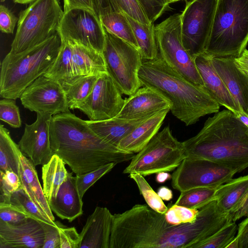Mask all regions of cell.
<instances>
[{
	"mask_svg": "<svg viewBox=\"0 0 248 248\" xmlns=\"http://www.w3.org/2000/svg\"><path fill=\"white\" fill-rule=\"evenodd\" d=\"M15 100L4 98L0 101V119L13 128L21 126V120L19 108Z\"/></svg>",
	"mask_w": 248,
	"mask_h": 248,
	"instance_id": "cell-42",
	"label": "cell"
},
{
	"mask_svg": "<svg viewBox=\"0 0 248 248\" xmlns=\"http://www.w3.org/2000/svg\"><path fill=\"white\" fill-rule=\"evenodd\" d=\"M91 1L93 12L99 18L110 13L122 12L116 0H91Z\"/></svg>",
	"mask_w": 248,
	"mask_h": 248,
	"instance_id": "cell-48",
	"label": "cell"
},
{
	"mask_svg": "<svg viewBox=\"0 0 248 248\" xmlns=\"http://www.w3.org/2000/svg\"><path fill=\"white\" fill-rule=\"evenodd\" d=\"M52 117L49 113H37L34 123L25 124L24 133L18 142L22 153L35 166L47 163L53 155L50 140Z\"/></svg>",
	"mask_w": 248,
	"mask_h": 248,
	"instance_id": "cell-16",
	"label": "cell"
},
{
	"mask_svg": "<svg viewBox=\"0 0 248 248\" xmlns=\"http://www.w3.org/2000/svg\"><path fill=\"white\" fill-rule=\"evenodd\" d=\"M238 228L236 222L232 221L199 244L196 248H226L236 236Z\"/></svg>",
	"mask_w": 248,
	"mask_h": 248,
	"instance_id": "cell-36",
	"label": "cell"
},
{
	"mask_svg": "<svg viewBox=\"0 0 248 248\" xmlns=\"http://www.w3.org/2000/svg\"><path fill=\"white\" fill-rule=\"evenodd\" d=\"M237 68L248 77V49H245L241 55L234 58Z\"/></svg>",
	"mask_w": 248,
	"mask_h": 248,
	"instance_id": "cell-52",
	"label": "cell"
},
{
	"mask_svg": "<svg viewBox=\"0 0 248 248\" xmlns=\"http://www.w3.org/2000/svg\"><path fill=\"white\" fill-rule=\"evenodd\" d=\"M72 49L75 76L99 75L107 72L102 53L74 41H69Z\"/></svg>",
	"mask_w": 248,
	"mask_h": 248,
	"instance_id": "cell-26",
	"label": "cell"
},
{
	"mask_svg": "<svg viewBox=\"0 0 248 248\" xmlns=\"http://www.w3.org/2000/svg\"><path fill=\"white\" fill-rule=\"evenodd\" d=\"M238 248H248V216L238 225Z\"/></svg>",
	"mask_w": 248,
	"mask_h": 248,
	"instance_id": "cell-49",
	"label": "cell"
},
{
	"mask_svg": "<svg viewBox=\"0 0 248 248\" xmlns=\"http://www.w3.org/2000/svg\"><path fill=\"white\" fill-rule=\"evenodd\" d=\"M116 0L121 11L125 14L141 23L152 24L138 0Z\"/></svg>",
	"mask_w": 248,
	"mask_h": 248,
	"instance_id": "cell-43",
	"label": "cell"
},
{
	"mask_svg": "<svg viewBox=\"0 0 248 248\" xmlns=\"http://www.w3.org/2000/svg\"><path fill=\"white\" fill-rule=\"evenodd\" d=\"M180 0H165L166 3L168 5H169L171 3H173V2H177L178 1H180Z\"/></svg>",
	"mask_w": 248,
	"mask_h": 248,
	"instance_id": "cell-58",
	"label": "cell"
},
{
	"mask_svg": "<svg viewBox=\"0 0 248 248\" xmlns=\"http://www.w3.org/2000/svg\"><path fill=\"white\" fill-rule=\"evenodd\" d=\"M116 165L110 163L89 172L76 175V183L80 196L83 198L87 190L97 181L109 172Z\"/></svg>",
	"mask_w": 248,
	"mask_h": 248,
	"instance_id": "cell-38",
	"label": "cell"
},
{
	"mask_svg": "<svg viewBox=\"0 0 248 248\" xmlns=\"http://www.w3.org/2000/svg\"><path fill=\"white\" fill-rule=\"evenodd\" d=\"M17 18L13 12L5 5L0 6V30L4 33H12L17 23Z\"/></svg>",
	"mask_w": 248,
	"mask_h": 248,
	"instance_id": "cell-46",
	"label": "cell"
},
{
	"mask_svg": "<svg viewBox=\"0 0 248 248\" xmlns=\"http://www.w3.org/2000/svg\"><path fill=\"white\" fill-rule=\"evenodd\" d=\"M157 193L162 200L166 201H170L173 197L172 190L165 186L159 187Z\"/></svg>",
	"mask_w": 248,
	"mask_h": 248,
	"instance_id": "cell-53",
	"label": "cell"
},
{
	"mask_svg": "<svg viewBox=\"0 0 248 248\" xmlns=\"http://www.w3.org/2000/svg\"><path fill=\"white\" fill-rule=\"evenodd\" d=\"M142 86L154 90L170 104V111L188 126L203 116L219 111L220 105L205 91L180 76L158 54L142 60L139 71Z\"/></svg>",
	"mask_w": 248,
	"mask_h": 248,
	"instance_id": "cell-4",
	"label": "cell"
},
{
	"mask_svg": "<svg viewBox=\"0 0 248 248\" xmlns=\"http://www.w3.org/2000/svg\"><path fill=\"white\" fill-rule=\"evenodd\" d=\"M171 179V175L167 172L162 171L156 173V181L158 183L165 182L168 179Z\"/></svg>",
	"mask_w": 248,
	"mask_h": 248,
	"instance_id": "cell-54",
	"label": "cell"
},
{
	"mask_svg": "<svg viewBox=\"0 0 248 248\" xmlns=\"http://www.w3.org/2000/svg\"><path fill=\"white\" fill-rule=\"evenodd\" d=\"M100 19L108 31L139 49L133 31L124 13H110L100 16Z\"/></svg>",
	"mask_w": 248,
	"mask_h": 248,
	"instance_id": "cell-33",
	"label": "cell"
},
{
	"mask_svg": "<svg viewBox=\"0 0 248 248\" xmlns=\"http://www.w3.org/2000/svg\"><path fill=\"white\" fill-rule=\"evenodd\" d=\"M248 43V0H218L205 52L212 57H239Z\"/></svg>",
	"mask_w": 248,
	"mask_h": 248,
	"instance_id": "cell-6",
	"label": "cell"
},
{
	"mask_svg": "<svg viewBox=\"0 0 248 248\" xmlns=\"http://www.w3.org/2000/svg\"><path fill=\"white\" fill-rule=\"evenodd\" d=\"M194 59L203 82V88L220 106L226 108L237 115L241 110L237 108L232 97L215 69L212 57L203 52Z\"/></svg>",
	"mask_w": 248,
	"mask_h": 248,
	"instance_id": "cell-21",
	"label": "cell"
},
{
	"mask_svg": "<svg viewBox=\"0 0 248 248\" xmlns=\"http://www.w3.org/2000/svg\"><path fill=\"white\" fill-rule=\"evenodd\" d=\"M98 75L77 76L59 80L69 109H78L91 93Z\"/></svg>",
	"mask_w": 248,
	"mask_h": 248,
	"instance_id": "cell-28",
	"label": "cell"
},
{
	"mask_svg": "<svg viewBox=\"0 0 248 248\" xmlns=\"http://www.w3.org/2000/svg\"><path fill=\"white\" fill-rule=\"evenodd\" d=\"M170 111V108H166L147 119L124 137L117 148L128 153H139L158 132Z\"/></svg>",
	"mask_w": 248,
	"mask_h": 248,
	"instance_id": "cell-23",
	"label": "cell"
},
{
	"mask_svg": "<svg viewBox=\"0 0 248 248\" xmlns=\"http://www.w3.org/2000/svg\"><path fill=\"white\" fill-rule=\"evenodd\" d=\"M187 157L183 142L172 135L169 125L158 132L130 160L124 173H136L143 176L175 170Z\"/></svg>",
	"mask_w": 248,
	"mask_h": 248,
	"instance_id": "cell-8",
	"label": "cell"
},
{
	"mask_svg": "<svg viewBox=\"0 0 248 248\" xmlns=\"http://www.w3.org/2000/svg\"><path fill=\"white\" fill-rule=\"evenodd\" d=\"M236 116L248 128V115L241 110Z\"/></svg>",
	"mask_w": 248,
	"mask_h": 248,
	"instance_id": "cell-55",
	"label": "cell"
},
{
	"mask_svg": "<svg viewBox=\"0 0 248 248\" xmlns=\"http://www.w3.org/2000/svg\"><path fill=\"white\" fill-rule=\"evenodd\" d=\"M0 202H10L12 194L22 188L18 174L14 171L0 170Z\"/></svg>",
	"mask_w": 248,
	"mask_h": 248,
	"instance_id": "cell-39",
	"label": "cell"
},
{
	"mask_svg": "<svg viewBox=\"0 0 248 248\" xmlns=\"http://www.w3.org/2000/svg\"><path fill=\"white\" fill-rule=\"evenodd\" d=\"M62 39L59 32L44 42L22 52H9L0 66V95L14 100L43 75L52 65L59 51Z\"/></svg>",
	"mask_w": 248,
	"mask_h": 248,
	"instance_id": "cell-5",
	"label": "cell"
},
{
	"mask_svg": "<svg viewBox=\"0 0 248 248\" xmlns=\"http://www.w3.org/2000/svg\"><path fill=\"white\" fill-rule=\"evenodd\" d=\"M74 9H84L93 11L91 0H63L64 13Z\"/></svg>",
	"mask_w": 248,
	"mask_h": 248,
	"instance_id": "cell-50",
	"label": "cell"
},
{
	"mask_svg": "<svg viewBox=\"0 0 248 248\" xmlns=\"http://www.w3.org/2000/svg\"><path fill=\"white\" fill-rule=\"evenodd\" d=\"M58 32L62 39L74 41L103 53L105 30L100 19L93 11L74 9L64 13Z\"/></svg>",
	"mask_w": 248,
	"mask_h": 248,
	"instance_id": "cell-13",
	"label": "cell"
},
{
	"mask_svg": "<svg viewBox=\"0 0 248 248\" xmlns=\"http://www.w3.org/2000/svg\"><path fill=\"white\" fill-rule=\"evenodd\" d=\"M142 87L125 99L123 108L117 117L137 119L170 108V103L159 93L151 88Z\"/></svg>",
	"mask_w": 248,
	"mask_h": 248,
	"instance_id": "cell-19",
	"label": "cell"
},
{
	"mask_svg": "<svg viewBox=\"0 0 248 248\" xmlns=\"http://www.w3.org/2000/svg\"><path fill=\"white\" fill-rule=\"evenodd\" d=\"M60 248H79L80 235L74 227H65L59 222Z\"/></svg>",
	"mask_w": 248,
	"mask_h": 248,
	"instance_id": "cell-45",
	"label": "cell"
},
{
	"mask_svg": "<svg viewBox=\"0 0 248 248\" xmlns=\"http://www.w3.org/2000/svg\"><path fill=\"white\" fill-rule=\"evenodd\" d=\"M183 143L188 157L209 160L236 173L248 168V128L228 109L209 117Z\"/></svg>",
	"mask_w": 248,
	"mask_h": 248,
	"instance_id": "cell-3",
	"label": "cell"
},
{
	"mask_svg": "<svg viewBox=\"0 0 248 248\" xmlns=\"http://www.w3.org/2000/svg\"><path fill=\"white\" fill-rule=\"evenodd\" d=\"M125 15L133 31L142 60L155 59L159 52L154 24H144Z\"/></svg>",
	"mask_w": 248,
	"mask_h": 248,
	"instance_id": "cell-30",
	"label": "cell"
},
{
	"mask_svg": "<svg viewBox=\"0 0 248 248\" xmlns=\"http://www.w3.org/2000/svg\"><path fill=\"white\" fill-rule=\"evenodd\" d=\"M104 30L106 41L102 54L107 72L121 92L131 95L142 87L138 75L142 62L140 52L129 43Z\"/></svg>",
	"mask_w": 248,
	"mask_h": 248,
	"instance_id": "cell-10",
	"label": "cell"
},
{
	"mask_svg": "<svg viewBox=\"0 0 248 248\" xmlns=\"http://www.w3.org/2000/svg\"><path fill=\"white\" fill-rule=\"evenodd\" d=\"M35 167L29 158L21 154L18 175L22 188L41 211L52 221H55L39 182Z\"/></svg>",
	"mask_w": 248,
	"mask_h": 248,
	"instance_id": "cell-24",
	"label": "cell"
},
{
	"mask_svg": "<svg viewBox=\"0 0 248 248\" xmlns=\"http://www.w3.org/2000/svg\"><path fill=\"white\" fill-rule=\"evenodd\" d=\"M218 0H191L181 14L184 47L194 59L205 52L213 24Z\"/></svg>",
	"mask_w": 248,
	"mask_h": 248,
	"instance_id": "cell-11",
	"label": "cell"
},
{
	"mask_svg": "<svg viewBox=\"0 0 248 248\" xmlns=\"http://www.w3.org/2000/svg\"><path fill=\"white\" fill-rule=\"evenodd\" d=\"M231 215L232 221L234 222L248 216V193Z\"/></svg>",
	"mask_w": 248,
	"mask_h": 248,
	"instance_id": "cell-51",
	"label": "cell"
},
{
	"mask_svg": "<svg viewBox=\"0 0 248 248\" xmlns=\"http://www.w3.org/2000/svg\"><path fill=\"white\" fill-rule=\"evenodd\" d=\"M22 152L12 139L9 131L0 125V170H10L18 174Z\"/></svg>",
	"mask_w": 248,
	"mask_h": 248,
	"instance_id": "cell-31",
	"label": "cell"
},
{
	"mask_svg": "<svg viewBox=\"0 0 248 248\" xmlns=\"http://www.w3.org/2000/svg\"><path fill=\"white\" fill-rule=\"evenodd\" d=\"M236 172L214 161L187 157L171 175L172 187L180 192L202 187H217L233 178Z\"/></svg>",
	"mask_w": 248,
	"mask_h": 248,
	"instance_id": "cell-12",
	"label": "cell"
},
{
	"mask_svg": "<svg viewBox=\"0 0 248 248\" xmlns=\"http://www.w3.org/2000/svg\"><path fill=\"white\" fill-rule=\"evenodd\" d=\"M48 202L52 212L60 218L70 222L82 215V198L78 189L76 176H73L72 172H68L56 197Z\"/></svg>",
	"mask_w": 248,
	"mask_h": 248,
	"instance_id": "cell-22",
	"label": "cell"
},
{
	"mask_svg": "<svg viewBox=\"0 0 248 248\" xmlns=\"http://www.w3.org/2000/svg\"><path fill=\"white\" fill-rule=\"evenodd\" d=\"M30 217L31 216L21 205L11 201L0 202V220L10 224H18Z\"/></svg>",
	"mask_w": 248,
	"mask_h": 248,
	"instance_id": "cell-41",
	"label": "cell"
},
{
	"mask_svg": "<svg viewBox=\"0 0 248 248\" xmlns=\"http://www.w3.org/2000/svg\"><path fill=\"white\" fill-rule=\"evenodd\" d=\"M129 177L135 181L140 194L150 208L162 214L167 212L168 208L143 176L139 173H132L129 174Z\"/></svg>",
	"mask_w": 248,
	"mask_h": 248,
	"instance_id": "cell-35",
	"label": "cell"
},
{
	"mask_svg": "<svg viewBox=\"0 0 248 248\" xmlns=\"http://www.w3.org/2000/svg\"><path fill=\"white\" fill-rule=\"evenodd\" d=\"M159 54L173 70L190 82L203 88L194 59L184 46L181 14L170 16L155 27Z\"/></svg>",
	"mask_w": 248,
	"mask_h": 248,
	"instance_id": "cell-9",
	"label": "cell"
},
{
	"mask_svg": "<svg viewBox=\"0 0 248 248\" xmlns=\"http://www.w3.org/2000/svg\"><path fill=\"white\" fill-rule=\"evenodd\" d=\"M11 201L21 205L32 218L42 222L58 226V222L52 221L47 216L44 214L31 200L22 188L12 194Z\"/></svg>",
	"mask_w": 248,
	"mask_h": 248,
	"instance_id": "cell-37",
	"label": "cell"
},
{
	"mask_svg": "<svg viewBox=\"0 0 248 248\" xmlns=\"http://www.w3.org/2000/svg\"><path fill=\"white\" fill-rule=\"evenodd\" d=\"M59 0H35L20 12L10 52L38 45L58 32L63 15Z\"/></svg>",
	"mask_w": 248,
	"mask_h": 248,
	"instance_id": "cell-7",
	"label": "cell"
},
{
	"mask_svg": "<svg viewBox=\"0 0 248 248\" xmlns=\"http://www.w3.org/2000/svg\"><path fill=\"white\" fill-rule=\"evenodd\" d=\"M44 241L42 248H60V238L58 226L42 222Z\"/></svg>",
	"mask_w": 248,
	"mask_h": 248,
	"instance_id": "cell-47",
	"label": "cell"
},
{
	"mask_svg": "<svg viewBox=\"0 0 248 248\" xmlns=\"http://www.w3.org/2000/svg\"><path fill=\"white\" fill-rule=\"evenodd\" d=\"M151 23H154L168 9L165 0H138Z\"/></svg>",
	"mask_w": 248,
	"mask_h": 248,
	"instance_id": "cell-44",
	"label": "cell"
},
{
	"mask_svg": "<svg viewBox=\"0 0 248 248\" xmlns=\"http://www.w3.org/2000/svg\"><path fill=\"white\" fill-rule=\"evenodd\" d=\"M42 222L31 217L18 224L0 220V248H42Z\"/></svg>",
	"mask_w": 248,
	"mask_h": 248,
	"instance_id": "cell-17",
	"label": "cell"
},
{
	"mask_svg": "<svg viewBox=\"0 0 248 248\" xmlns=\"http://www.w3.org/2000/svg\"><path fill=\"white\" fill-rule=\"evenodd\" d=\"M125 119L117 117L100 121L87 120L89 127L101 139L117 147L120 141L150 117Z\"/></svg>",
	"mask_w": 248,
	"mask_h": 248,
	"instance_id": "cell-25",
	"label": "cell"
},
{
	"mask_svg": "<svg viewBox=\"0 0 248 248\" xmlns=\"http://www.w3.org/2000/svg\"><path fill=\"white\" fill-rule=\"evenodd\" d=\"M199 210L191 209L174 204L164 214L166 220L170 224L177 225L192 223L196 219Z\"/></svg>",
	"mask_w": 248,
	"mask_h": 248,
	"instance_id": "cell-40",
	"label": "cell"
},
{
	"mask_svg": "<svg viewBox=\"0 0 248 248\" xmlns=\"http://www.w3.org/2000/svg\"><path fill=\"white\" fill-rule=\"evenodd\" d=\"M22 105L31 111L54 115L69 111L64 91L58 80L42 75L20 96Z\"/></svg>",
	"mask_w": 248,
	"mask_h": 248,
	"instance_id": "cell-15",
	"label": "cell"
},
{
	"mask_svg": "<svg viewBox=\"0 0 248 248\" xmlns=\"http://www.w3.org/2000/svg\"><path fill=\"white\" fill-rule=\"evenodd\" d=\"M219 186L196 187L181 192L175 204L199 210L215 200Z\"/></svg>",
	"mask_w": 248,
	"mask_h": 248,
	"instance_id": "cell-34",
	"label": "cell"
},
{
	"mask_svg": "<svg viewBox=\"0 0 248 248\" xmlns=\"http://www.w3.org/2000/svg\"><path fill=\"white\" fill-rule=\"evenodd\" d=\"M118 87L108 72L98 76L92 91L78 109L93 121L116 117L124 104Z\"/></svg>",
	"mask_w": 248,
	"mask_h": 248,
	"instance_id": "cell-14",
	"label": "cell"
},
{
	"mask_svg": "<svg viewBox=\"0 0 248 248\" xmlns=\"http://www.w3.org/2000/svg\"><path fill=\"white\" fill-rule=\"evenodd\" d=\"M112 217L107 208L96 207L79 233V248H109Z\"/></svg>",
	"mask_w": 248,
	"mask_h": 248,
	"instance_id": "cell-20",
	"label": "cell"
},
{
	"mask_svg": "<svg viewBox=\"0 0 248 248\" xmlns=\"http://www.w3.org/2000/svg\"><path fill=\"white\" fill-rule=\"evenodd\" d=\"M65 165L63 160L57 155H53L47 163L42 165L43 189L47 202L56 197L67 177L68 172Z\"/></svg>",
	"mask_w": 248,
	"mask_h": 248,
	"instance_id": "cell-29",
	"label": "cell"
},
{
	"mask_svg": "<svg viewBox=\"0 0 248 248\" xmlns=\"http://www.w3.org/2000/svg\"><path fill=\"white\" fill-rule=\"evenodd\" d=\"M50 140L53 155L60 157L76 175L108 163L131 160L135 155L105 141L89 127L86 121L70 111L52 116Z\"/></svg>",
	"mask_w": 248,
	"mask_h": 248,
	"instance_id": "cell-2",
	"label": "cell"
},
{
	"mask_svg": "<svg viewBox=\"0 0 248 248\" xmlns=\"http://www.w3.org/2000/svg\"><path fill=\"white\" fill-rule=\"evenodd\" d=\"M212 62L237 108L248 115V77L237 68L233 58L212 57Z\"/></svg>",
	"mask_w": 248,
	"mask_h": 248,
	"instance_id": "cell-18",
	"label": "cell"
},
{
	"mask_svg": "<svg viewBox=\"0 0 248 248\" xmlns=\"http://www.w3.org/2000/svg\"><path fill=\"white\" fill-rule=\"evenodd\" d=\"M43 75L58 81L75 77L72 49L69 41L62 39L61 46L56 59Z\"/></svg>",
	"mask_w": 248,
	"mask_h": 248,
	"instance_id": "cell-32",
	"label": "cell"
},
{
	"mask_svg": "<svg viewBox=\"0 0 248 248\" xmlns=\"http://www.w3.org/2000/svg\"><path fill=\"white\" fill-rule=\"evenodd\" d=\"M226 248H238V241L236 236L228 244Z\"/></svg>",
	"mask_w": 248,
	"mask_h": 248,
	"instance_id": "cell-56",
	"label": "cell"
},
{
	"mask_svg": "<svg viewBox=\"0 0 248 248\" xmlns=\"http://www.w3.org/2000/svg\"><path fill=\"white\" fill-rule=\"evenodd\" d=\"M248 193V174L232 179L221 185L215 197L217 205L224 213L231 214Z\"/></svg>",
	"mask_w": 248,
	"mask_h": 248,
	"instance_id": "cell-27",
	"label": "cell"
},
{
	"mask_svg": "<svg viewBox=\"0 0 248 248\" xmlns=\"http://www.w3.org/2000/svg\"><path fill=\"white\" fill-rule=\"evenodd\" d=\"M232 221L214 200L199 209L192 223L173 225L164 214L144 204H136L113 214L109 248H196Z\"/></svg>",
	"mask_w": 248,
	"mask_h": 248,
	"instance_id": "cell-1",
	"label": "cell"
},
{
	"mask_svg": "<svg viewBox=\"0 0 248 248\" xmlns=\"http://www.w3.org/2000/svg\"><path fill=\"white\" fill-rule=\"evenodd\" d=\"M5 0H1V2L4 1ZM15 3L22 4H30L31 2H33L35 0H12Z\"/></svg>",
	"mask_w": 248,
	"mask_h": 248,
	"instance_id": "cell-57",
	"label": "cell"
}]
</instances>
